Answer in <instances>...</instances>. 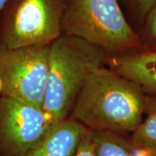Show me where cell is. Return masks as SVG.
<instances>
[{"instance_id":"cell-1","label":"cell","mask_w":156,"mask_h":156,"mask_svg":"<svg viewBox=\"0 0 156 156\" xmlns=\"http://www.w3.org/2000/svg\"><path fill=\"white\" fill-rule=\"evenodd\" d=\"M145 98L139 85L103 67L85 83L71 119L93 131L133 132L143 120Z\"/></svg>"},{"instance_id":"cell-2","label":"cell","mask_w":156,"mask_h":156,"mask_svg":"<svg viewBox=\"0 0 156 156\" xmlns=\"http://www.w3.org/2000/svg\"><path fill=\"white\" fill-rule=\"evenodd\" d=\"M109 58L102 48L79 37L62 35L50 44L43 108L55 125L67 119L90 76L106 67Z\"/></svg>"},{"instance_id":"cell-3","label":"cell","mask_w":156,"mask_h":156,"mask_svg":"<svg viewBox=\"0 0 156 156\" xmlns=\"http://www.w3.org/2000/svg\"><path fill=\"white\" fill-rule=\"evenodd\" d=\"M62 35L79 37L104 50L110 57L142 48L118 0H67Z\"/></svg>"},{"instance_id":"cell-4","label":"cell","mask_w":156,"mask_h":156,"mask_svg":"<svg viewBox=\"0 0 156 156\" xmlns=\"http://www.w3.org/2000/svg\"><path fill=\"white\" fill-rule=\"evenodd\" d=\"M67 0H7L0 13V43L9 48L50 45L62 36Z\"/></svg>"},{"instance_id":"cell-5","label":"cell","mask_w":156,"mask_h":156,"mask_svg":"<svg viewBox=\"0 0 156 156\" xmlns=\"http://www.w3.org/2000/svg\"><path fill=\"white\" fill-rule=\"evenodd\" d=\"M50 45L9 48L0 43L2 94L35 106H44Z\"/></svg>"},{"instance_id":"cell-6","label":"cell","mask_w":156,"mask_h":156,"mask_svg":"<svg viewBox=\"0 0 156 156\" xmlns=\"http://www.w3.org/2000/svg\"><path fill=\"white\" fill-rule=\"evenodd\" d=\"M55 126L44 109L14 98H0V155L23 156Z\"/></svg>"},{"instance_id":"cell-7","label":"cell","mask_w":156,"mask_h":156,"mask_svg":"<svg viewBox=\"0 0 156 156\" xmlns=\"http://www.w3.org/2000/svg\"><path fill=\"white\" fill-rule=\"evenodd\" d=\"M112 71L139 85L146 95H156V48H143L109 58Z\"/></svg>"},{"instance_id":"cell-8","label":"cell","mask_w":156,"mask_h":156,"mask_svg":"<svg viewBox=\"0 0 156 156\" xmlns=\"http://www.w3.org/2000/svg\"><path fill=\"white\" fill-rule=\"evenodd\" d=\"M87 129L73 119L56 124L46 137L23 156H74Z\"/></svg>"},{"instance_id":"cell-9","label":"cell","mask_w":156,"mask_h":156,"mask_svg":"<svg viewBox=\"0 0 156 156\" xmlns=\"http://www.w3.org/2000/svg\"><path fill=\"white\" fill-rule=\"evenodd\" d=\"M146 117L133 132L132 147H149L156 149V95H146L145 103Z\"/></svg>"},{"instance_id":"cell-10","label":"cell","mask_w":156,"mask_h":156,"mask_svg":"<svg viewBox=\"0 0 156 156\" xmlns=\"http://www.w3.org/2000/svg\"><path fill=\"white\" fill-rule=\"evenodd\" d=\"M91 131L96 156H132V146L119 133Z\"/></svg>"},{"instance_id":"cell-11","label":"cell","mask_w":156,"mask_h":156,"mask_svg":"<svg viewBox=\"0 0 156 156\" xmlns=\"http://www.w3.org/2000/svg\"><path fill=\"white\" fill-rule=\"evenodd\" d=\"M144 38L148 44L143 48H156V5L147 13L145 19Z\"/></svg>"},{"instance_id":"cell-12","label":"cell","mask_w":156,"mask_h":156,"mask_svg":"<svg viewBox=\"0 0 156 156\" xmlns=\"http://www.w3.org/2000/svg\"><path fill=\"white\" fill-rule=\"evenodd\" d=\"M127 2L137 22L142 23L147 13L156 5V0H127Z\"/></svg>"},{"instance_id":"cell-13","label":"cell","mask_w":156,"mask_h":156,"mask_svg":"<svg viewBox=\"0 0 156 156\" xmlns=\"http://www.w3.org/2000/svg\"><path fill=\"white\" fill-rule=\"evenodd\" d=\"M74 156H96L91 131L87 129L82 136Z\"/></svg>"},{"instance_id":"cell-14","label":"cell","mask_w":156,"mask_h":156,"mask_svg":"<svg viewBox=\"0 0 156 156\" xmlns=\"http://www.w3.org/2000/svg\"><path fill=\"white\" fill-rule=\"evenodd\" d=\"M156 155V149L153 147H132V156H155Z\"/></svg>"},{"instance_id":"cell-15","label":"cell","mask_w":156,"mask_h":156,"mask_svg":"<svg viewBox=\"0 0 156 156\" xmlns=\"http://www.w3.org/2000/svg\"><path fill=\"white\" fill-rule=\"evenodd\" d=\"M7 2V0H0V13H1L2 10L5 7L6 2Z\"/></svg>"},{"instance_id":"cell-16","label":"cell","mask_w":156,"mask_h":156,"mask_svg":"<svg viewBox=\"0 0 156 156\" xmlns=\"http://www.w3.org/2000/svg\"><path fill=\"white\" fill-rule=\"evenodd\" d=\"M2 87H3L2 81L1 77H0V93H2Z\"/></svg>"},{"instance_id":"cell-17","label":"cell","mask_w":156,"mask_h":156,"mask_svg":"<svg viewBox=\"0 0 156 156\" xmlns=\"http://www.w3.org/2000/svg\"><path fill=\"white\" fill-rule=\"evenodd\" d=\"M155 156H156V155H155Z\"/></svg>"}]
</instances>
